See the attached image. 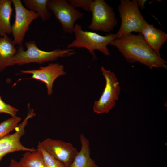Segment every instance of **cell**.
Listing matches in <instances>:
<instances>
[{"label": "cell", "instance_id": "cell-21", "mask_svg": "<svg viewBox=\"0 0 167 167\" xmlns=\"http://www.w3.org/2000/svg\"><path fill=\"white\" fill-rule=\"evenodd\" d=\"M8 167H26L20 161H17L12 159Z\"/></svg>", "mask_w": 167, "mask_h": 167}, {"label": "cell", "instance_id": "cell-15", "mask_svg": "<svg viewBox=\"0 0 167 167\" xmlns=\"http://www.w3.org/2000/svg\"><path fill=\"white\" fill-rule=\"evenodd\" d=\"M48 0H23L22 2L27 9L37 13L42 20L45 22L51 16L47 7Z\"/></svg>", "mask_w": 167, "mask_h": 167}, {"label": "cell", "instance_id": "cell-18", "mask_svg": "<svg viewBox=\"0 0 167 167\" xmlns=\"http://www.w3.org/2000/svg\"><path fill=\"white\" fill-rule=\"evenodd\" d=\"M37 149L41 152L44 162L46 167H65L60 161L47 152L39 142Z\"/></svg>", "mask_w": 167, "mask_h": 167}, {"label": "cell", "instance_id": "cell-8", "mask_svg": "<svg viewBox=\"0 0 167 167\" xmlns=\"http://www.w3.org/2000/svg\"><path fill=\"white\" fill-rule=\"evenodd\" d=\"M15 13V20L12 25V32L15 45H22L30 24L39 17L38 14L27 9L20 0H12Z\"/></svg>", "mask_w": 167, "mask_h": 167}, {"label": "cell", "instance_id": "cell-16", "mask_svg": "<svg viewBox=\"0 0 167 167\" xmlns=\"http://www.w3.org/2000/svg\"><path fill=\"white\" fill-rule=\"evenodd\" d=\"M19 161L26 167H46L41 152L37 149L34 152H26Z\"/></svg>", "mask_w": 167, "mask_h": 167}, {"label": "cell", "instance_id": "cell-13", "mask_svg": "<svg viewBox=\"0 0 167 167\" xmlns=\"http://www.w3.org/2000/svg\"><path fill=\"white\" fill-rule=\"evenodd\" d=\"M13 41L7 34L0 37V71L10 66L17 49Z\"/></svg>", "mask_w": 167, "mask_h": 167}, {"label": "cell", "instance_id": "cell-22", "mask_svg": "<svg viewBox=\"0 0 167 167\" xmlns=\"http://www.w3.org/2000/svg\"><path fill=\"white\" fill-rule=\"evenodd\" d=\"M146 0H137V5L141 10L145 8V4Z\"/></svg>", "mask_w": 167, "mask_h": 167}, {"label": "cell", "instance_id": "cell-2", "mask_svg": "<svg viewBox=\"0 0 167 167\" xmlns=\"http://www.w3.org/2000/svg\"><path fill=\"white\" fill-rule=\"evenodd\" d=\"M25 45L27 50H24L22 45L18 47L16 53L11 61L10 66L33 62L42 64L54 61L59 58L71 56L75 54V50L70 48L57 49L50 51L42 50L37 47L34 41H28Z\"/></svg>", "mask_w": 167, "mask_h": 167}, {"label": "cell", "instance_id": "cell-9", "mask_svg": "<svg viewBox=\"0 0 167 167\" xmlns=\"http://www.w3.org/2000/svg\"><path fill=\"white\" fill-rule=\"evenodd\" d=\"M40 143L43 148L65 167H69L78 152L71 143L48 138Z\"/></svg>", "mask_w": 167, "mask_h": 167}, {"label": "cell", "instance_id": "cell-17", "mask_svg": "<svg viewBox=\"0 0 167 167\" xmlns=\"http://www.w3.org/2000/svg\"><path fill=\"white\" fill-rule=\"evenodd\" d=\"M21 120L20 117L16 116L11 117L0 123V139L15 129Z\"/></svg>", "mask_w": 167, "mask_h": 167}, {"label": "cell", "instance_id": "cell-11", "mask_svg": "<svg viewBox=\"0 0 167 167\" xmlns=\"http://www.w3.org/2000/svg\"><path fill=\"white\" fill-rule=\"evenodd\" d=\"M148 45L159 56L160 49L167 41V34L162 30L157 28L148 23L141 32Z\"/></svg>", "mask_w": 167, "mask_h": 167}, {"label": "cell", "instance_id": "cell-19", "mask_svg": "<svg viewBox=\"0 0 167 167\" xmlns=\"http://www.w3.org/2000/svg\"><path fill=\"white\" fill-rule=\"evenodd\" d=\"M68 1L75 8L80 7L87 11H91L92 0H68Z\"/></svg>", "mask_w": 167, "mask_h": 167}, {"label": "cell", "instance_id": "cell-7", "mask_svg": "<svg viewBox=\"0 0 167 167\" xmlns=\"http://www.w3.org/2000/svg\"><path fill=\"white\" fill-rule=\"evenodd\" d=\"M47 7L60 23L65 33L72 34L75 24L84 13L74 7L67 0H48Z\"/></svg>", "mask_w": 167, "mask_h": 167}, {"label": "cell", "instance_id": "cell-1", "mask_svg": "<svg viewBox=\"0 0 167 167\" xmlns=\"http://www.w3.org/2000/svg\"><path fill=\"white\" fill-rule=\"evenodd\" d=\"M110 45L116 48L130 63L138 62L151 69H167V62L148 45L141 33L137 35L127 34L113 40Z\"/></svg>", "mask_w": 167, "mask_h": 167}, {"label": "cell", "instance_id": "cell-10", "mask_svg": "<svg viewBox=\"0 0 167 167\" xmlns=\"http://www.w3.org/2000/svg\"><path fill=\"white\" fill-rule=\"evenodd\" d=\"M20 72L31 74V78L44 82L46 85L49 96L53 93V86L55 80L66 74L63 66L57 63H50L46 66L40 67L38 69L22 70Z\"/></svg>", "mask_w": 167, "mask_h": 167}, {"label": "cell", "instance_id": "cell-4", "mask_svg": "<svg viewBox=\"0 0 167 167\" xmlns=\"http://www.w3.org/2000/svg\"><path fill=\"white\" fill-rule=\"evenodd\" d=\"M118 10L121 19L117 38L132 32L140 33L148 23L142 15L137 0H121Z\"/></svg>", "mask_w": 167, "mask_h": 167}, {"label": "cell", "instance_id": "cell-5", "mask_svg": "<svg viewBox=\"0 0 167 167\" xmlns=\"http://www.w3.org/2000/svg\"><path fill=\"white\" fill-rule=\"evenodd\" d=\"M101 69L105 79V85L100 98L95 102L93 109L95 113H107L115 106L118 99L121 87L114 73L103 67Z\"/></svg>", "mask_w": 167, "mask_h": 167}, {"label": "cell", "instance_id": "cell-6", "mask_svg": "<svg viewBox=\"0 0 167 167\" xmlns=\"http://www.w3.org/2000/svg\"><path fill=\"white\" fill-rule=\"evenodd\" d=\"M91 12L92 17L88 28L109 32L117 26L118 22L113 8L104 0H92Z\"/></svg>", "mask_w": 167, "mask_h": 167}, {"label": "cell", "instance_id": "cell-20", "mask_svg": "<svg viewBox=\"0 0 167 167\" xmlns=\"http://www.w3.org/2000/svg\"><path fill=\"white\" fill-rule=\"evenodd\" d=\"M19 110L9 104L5 103L0 96V113H5L10 114L11 117L16 116Z\"/></svg>", "mask_w": 167, "mask_h": 167}, {"label": "cell", "instance_id": "cell-12", "mask_svg": "<svg viewBox=\"0 0 167 167\" xmlns=\"http://www.w3.org/2000/svg\"><path fill=\"white\" fill-rule=\"evenodd\" d=\"M81 148L69 167H99L90 157V143L83 133L80 135Z\"/></svg>", "mask_w": 167, "mask_h": 167}, {"label": "cell", "instance_id": "cell-14", "mask_svg": "<svg viewBox=\"0 0 167 167\" xmlns=\"http://www.w3.org/2000/svg\"><path fill=\"white\" fill-rule=\"evenodd\" d=\"M12 0H0V36L12 32V26L10 19L12 9Z\"/></svg>", "mask_w": 167, "mask_h": 167}, {"label": "cell", "instance_id": "cell-3", "mask_svg": "<svg viewBox=\"0 0 167 167\" xmlns=\"http://www.w3.org/2000/svg\"><path fill=\"white\" fill-rule=\"evenodd\" d=\"M73 32L75 38L67 45V48H85L92 55L93 61L97 59L95 50L100 51L106 56L110 55L107 46L112 41L117 38L116 33H109L103 36L96 32L84 31L82 26L77 24H75Z\"/></svg>", "mask_w": 167, "mask_h": 167}]
</instances>
